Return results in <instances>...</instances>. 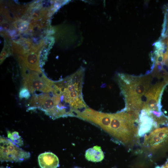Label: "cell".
<instances>
[{
	"label": "cell",
	"mask_w": 168,
	"mask_h": 168,
	"mask_svg": "<svg viewBox=\"0 0 168 168\" xmlns=\"http://www.w3.org/2000/svg\"><path fill=\"white\" fill-rule=\"evenodd\" d=\"M38 161L41 168H57L59 166L58 157L52 152L40 154L38 156Z\"/></svg>",
	"instance_id": "cell-7"
},
{
	"label": "cell",
	"mask_w": 168,
	"mask_h": 168,
	"mask_svg": "<svg viewBox=\"0 0 168 168\" xmlns=\"http://www.w3.org/2000/svg\"><path fill=\"white\" fill-rule=\"evenodd\" d=\"M155 168H168V159L165 163L161 166H157Z\"/></svg>",
	"instance_id": "cell-12"
},
{
	"label": "cell",
	"mask_w": 168,
	"mask_h": 168,
	"mask_svg": "<svg viewBox=\"0 0 168 168\" xmlns=\"http://www.w3.org/2000/svg\"><path fill=\"white\" fill-rule=\"evenodd\" d=\"M0 168H7L5 167H3V166H1L0 167Z\"/></svg>",
	"instance_id": "cell-14"
},
{
	"label": "cell",
	"mask_w": 168,
	"mask_h": 168,
	"mask_svg": "<svg viewBox=\"0 0 168 168\" xmlns=\"http://www.w3.org/2000/svg\"><path fill=\"white\" fill-rule=\"evenodd\" d=\"M30 156L29 152L20 148L9 138L0 136V160L1 162H21Z\"/></svg>",
	"instance_id": "cell-4"
},
{
	"label": "cell",
	"mask_w": 168,
	"mask_h": 168,
	"mask_svg": "<svg viewBox=\"0 0 168 168\" xmlns=\"http://www.w3.org/2000/svg\"><path fill=\"white\" fill-rule=\"evenodd\" d=\"M19 60L21 67L24 87L27 88L30 93L36 91L44 93L52 92L54 82L49 79L42 72L29 70L22 60Z\"/></svg>",
	"instance_id": "cell-3"
},
{
	"label": "cell",
	"mask_w": 168,
	"mask_h": 168,
	"mask_svg": "<svg viewBox=\"0 0 168 168\" xmlns=\"http://www.w3.org/2000/svg\"><path fill=\"white\" fill-rule=\"evenodd\" d=\"M138 119L122 110L115 113H107L103 130L116 143L130 147L138 138Z\"/></svg>",
	"instance_id": "cell-1"
},
{
	"label": "cell",
	"mask_w": 168,
	"mask_h": 168,
	"mask_svg": "<svg viewBox=\"0 0 168 168\" xmlns=\"http://www.w3.org/2000/svg\"><path fill=\"white\" fill-rule=\"evenodd\" d=\"M152 77L149 73L140 76L118 74V83L125 103L124 110L139 116L144 95L150 86Z\"/></svg>",
	"instance_id": "cell-2"
},
{
	"label": "cell",
	"mask_w": 168,
	"mask_h": 168,
	"mask_svg": "<svg viewBox=\"0 0 168 168\" xmlns=\"http://www.w3.org/2000/svg\"><path fill=\"white\" fill-rule=\"evenodd\" d=\"M167 49H168V38L167 42Z\"/></svg>",
	"instance_id": "cell-13"
},
{
	"label": "cell",
	"mask_w": 168,
	"mask_h": 168,
	"mask_svg": "<svg viewBox=\"0 0 168 168\" xmlns=\"http://www.w3.org/2000/svg\"><path fill=\"white\" fill-rule=\"evenodd\" d=\"M7 133L8 138L14 143L19 146L23 145V141L18 132L13 131L11 132L7 131Z\"/></svg>",
	"instance_id": "cell-10"
},
{
	"label": "cell",
	"mask_w": 168,
	"mask_h": 168,
	"mask_svg": "<svg viewBox=\"0 0 168 168\" xmlns=\"http://www.w3.org/2000/svg\"><path fill=\"white\" fill-rule=\"evenodd\" d=\"M30 96V92L27 88L23 87L21 89L19 93V97L20 98L27 99Z\"/></svg>",
	"instance_id": "cell-11"
},
{
	"label": "cell",
	"mask_w": 168,
	"mask_h": 168,
	"mask_svg": "<svg viewBox=\"0 0 168 168\" xmlns=\"http://www.w3.org/2000/svg\"><path fill=\"white\" fill-rule=\"evenodd\" d=\"M85 156L87 160L94 162L101 161L105 157L101 147L97 145L87 149L85 152Z\"/></svg>",
	"instance_id": "cell-8"
},
{
	"label": "cell",
	"mask_w": 168,
	"mask_h": 168,
	"mask_svg": "<svg viewBox=\"0 0 168 168\" xmlns=\"http://www.w3.org/2000/svg\"><path fill=\"white\" fill-rule=\"evenodd\" d=\"M161 126L152 130L149 134L144 135L143 144L145 147H156L168 140V125Z\"/></svg>",
	"instance_id": "cell-6"
},
{
	"label": "cell",
	"mask_w": 168,
	"mask_h": 168,
	"mask_svg": "<svg viewBox=\"0 0 168 168\" xmlns=\"http://www.w3.org/2000/svg\"><path fill=\"white\" fill-rule=\"evenodd\" d=\"M166 84L164 81L160 82L150 86L144 95L141 110L149 113L161 112V99Z\"/></svg>",
	"instance_id": "cell-5"
},
{
	"label": "cell",
	"mask_w": 168,
	"mask_h": 168,
	"mask_svg": "<svg viewBox=\"0 0 168 168\" xmlns=\"http://www.w3.org/2000/svg\"><path fill=\"white\" fill-rule=\"evenodd\" d=\"M26 67L30 69L39 72H42L40 67L39 56L35 53H30L20 56Z\"/></svg>",
	"instance_id": "cell-9"
}]
</instances>
